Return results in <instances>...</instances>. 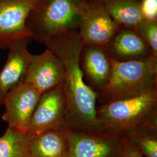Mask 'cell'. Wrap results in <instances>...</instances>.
<instances>
[{
    "mask_svg": "<svg viewBox=\"0 0 157 157\" xmlns=\"http://www.w3.org/2000/svg\"><path fill=\"white\" fill-rule=\"evenodd\" d=\"M42 44L61 60L64 67L62 87L67 104V127L88 132L99 131L96 120L97 95L84 81L80 66L84 43L78 30L53 36Z\"/></svg>",
    "mask_w": 157,
    "mask_h": 157,
    "instance_id": "6da1fadb",
    "label": "cell"
},
{
    "mask_svg": "<svg viewBox=\"0 0 157 157\" xmlns=\"http://www.w3.org/2000/svg\"><path fill=\"white\" fill-rule=\"evenodd\" d=\"M99 131L123 135L133 129L157 123V87L139 95L97 105Z\"/></svg>",
    "mask_w": 157,
    "mask_h": 157,
    "instance_id": "7a4b0ae2",
    "label": "cell"
},
{
    "mask_svg": "<svg viewBox=\"0 0 157 157\" xmlns=\"http://www.w3.org/2000/svg\"><path fill=\"white\" fill-rule=\"evenodd\" d=\"M111 60V77L97 94V105L133 97L157 87V56L151 55L128 62Z\"/></svg>",
    "mask_w": 157,
    "mask_h": 157,
    "instance_id": "3957f363",
    "label": "cell"
},
{
    "mask_svg": "<svg viewBox=\"0 0 157 157\" xmlns=\"http://www.w3.org/2000/svg\"><path fill=\"white\" fill-rule=\"evenodd\" d=\"M83 0H39L26 26L32 39L41 43L56 34L78 30Z\"/></svg>",
    "mask_w": 157,
    "mask_h": 157,
    "instance_id": "277c9868",
    "label": "cell"
},
{
    "mask_svg": "<svg viewBox=\"0 0 157 157\" xmlns=\"http://www.w3.org/2000/svg\"><path fill=\"white\" fill-rule=\"evenodd\" d=\"M121 28L104 6L83 0L79 12L78 32L84 44L105 47Z\"/></svg>",
    "mask_w": 157,
    "mask_h": 157,
    "instance_id": "5b68a950",
    "label": "cell"
},
{
    "mask_svg": "<svg viewBox=\"0 0 157 157\" xmlns=\"http://www.w3.org/2000/svg\"><path fill=\"white\" fill-rule=\"evenodd\" d=\"M69 157H121L123 135L101 131L88 132L68 129L66 132Z\"/></svg>",
    "mask_w": 157,
    "mask_h": 157,
    "instance_id": "8992f818",
    "label": "cell"
},
{
    "mask_svg": "<svg viewBox=\"0 0 157 157\" xmlns=\"http://www.w3.org/2000/svg\"><path fill=\"white\" fill-rule=\"evenodd\" d=\"M67 112V104L62 86L41 94L27 132L32 135L50 130L69 129Z\"/></svg>",
    "mask_w": 157,
    "mask_h": 157,
    "instance_id": "52a82bcc",
    "label": "cell"
},
{
    "mask_svg": "<svg viewBox=\"0 0 157 157\" xmlns=\"http://www.w3.org/2000/svg\"><path fill=\"white\" fill-rule=\"evenodd\" d=\"M39 0H0V49L17 40L32 37L26 23Z\"/></svg>",
    "mask_w": 157,
    "mask_h": 157,
    "instance_id": "ba28073f",
    "label": "cell"
},
{
    "mask_svg": "<svg viewBox=\"0 0 157 157\" xmlns=\"http://www.w3.org/2000/svg\"><path fill=\"white\" fill-rule=\"evenodd\" d=\"M41 94L32 86L24 82L6 94L3 100L5 111L2 119L9 127L27 132L29 124Z\"/></svg>",
    "mask_w": 157,
    "mask_h": 157,
    "instance_id": "9c48e42d",
    "label": "cell"
},
{
    "mask_svg": "<svg viewBox=\"0 0 157 157\" xmlns=\"http://www.w3.org/2000/svg\"><path fill=\"white\" fill-rule=\"evenodd\" d=\"M65 69L61 60L50 50L32 54L23 82L41 95L63 86Z\"/></svg>",
    "mask_w": 157,
    "mask_h": 157,
    "instance_id": "30bf717a",
    "label": "cell"
},
{
    "mask_svg": "<svg viewBox=\"0 0 157 157\" xmlns=\"http://www.w3.org/2000/svg\"><path fill=\"white\" fill-rule=\"evenodd\" d=\"M32 37L17 40L8 48L6 64L0 71V106L6 94L23 82L32 54L28 49Z\"/></svg>",
    "mask_w": 157,
    "mask_h": 157,
    "instance_id": "8fae6325",
    "label": "cell"
},
{
    "mask_svg": "<svg viewBox=\"0 0 157 157\" xmlns=\"http://www.w3.org/2000/svg\"><path fill=\"white\" fill-rule=\"evenodd\" d=\"M80 66L84 81L97 95L107 85L112 72V63L104 47L84 44Z\"/></svg>",
    "mask_w": 157,
    "mask_h": 157,
    "instance_id": "7c38bea8",
    "label": "cell"
},
{
    "mask_svg": "<svg viewBox=\"0 0 157 157\" xmlns=\"http://www.w3.org/2000/svg\"><path fill=\"white\" fill-rule=\"evenodd\" d=\"M104 48L108 56L117 62L137 61L153 55L150 47L135 30L124 28Z\"/></svg>",
    "mask_w": 157,
    "mask_h": 157,
    "instance_id": "4fadbf2b",
    "label": "cell"
},
{
    "mask_svg": "<svg viewBox=\"0 0 157 157\" xmlns=\"http://www.w3.org/2000/svg\"><path fill=\"white\" fill-rule=\"evenodd\" d=\"M67 129L50 130L31 135L30 151L33 157H69Z\"/></svg>",
    "mask_w": 157,
    "mask_h": 157,
    "instance_id": "5bb4252c",
    "label": "cell"
},
{
    "mask_svg": "<svg viewBox=\"0 0 157 157\" xmlns=\"http://www.w3.org/2000/svg\"><path fill=\"white\" fill-rule=\"evenodd\" d=\"M104 6L112 19L124 28L135 30L145 20L141 11L140 0H109Z\"/></svg>",
    "mask_w": 157,
    "mask_h": 157,
    "instance_id": "9a60e30c",
    "label": "cell"
},
{
    "mask_svg": "<svg viewBox=\"0 0 157 157\" xmlns=\"http://www.w3.org/2000/svg\"><path fill=\"white\" fill-rule=\"evenodd\" d=\"M31 135L8 127L0 137V157H33L30 151Z\"/></svg>",
    "mask_w": 157,
    "mask_h": 157,
    "instance_id": "2e32d148",
    "label": "cell"
},
{
    "mask_svg": "<svg viewBox=\"0 0 157 157\" xmlns=\"http://www.w3.org/2000/svg\"><path fill=\"white\" fill-rule=\"evenodd\" d=\"M144 157H157V123L147 124L123 135Z\"/></svg>",
    "mask_w": 157,
    "mask_h": 157,
    "instance_id": "e0dca14e",
    "label": "cell"
},
{
    "mask_svg": "<svg viewBox=\"0 0 157 157\" xmlns=\"http://www.w3.org/2000/svg\"><path fill=\"white\" fill-rule=\"evenodd\" d=\"M135 31L150 47L152 54L157 56V21L145 19Z\"/></svg>",
    "mask_w": 157,
    "mask_h": 157,
    "instance_id": "ac0fdd59",
    "label": "cell"
},
{
    "mask_svg": "<svg viewBox=\"0 0 157 157\" xmlns=\"http://www.w3.org/2000/svg\"><path fill=\"white\" fill-rule=\"evenodd\" d=\"M140 8L145 19L157 21V0H140Z\"/></svg>",
    "mask_w": 157,
    "mask_h": 157,
    "instance_id": "d6986e66",
    "label": "cell"
},
{
    "mask_svg": "<svg viewBox=\"0 0 157 157\" xmlns=\"http://www.w3.org/2000/svg\"><path fill=\"white\" fill-rule=\"evenodd\" d=\"M121 157H144L140 152L128 139L123 136V143Z\"/></svg>",
    "mask_w": 157,
    "mask_h": 157,
    "instance_id": "ffe728a7",
    "label": "cell"
},
{
    "mask_svg": "<svg viewBox=\"0 0 157 157\" xmlns=\"http://www.w3.org/2000/svg\"><path fill=\"white\" fill-rule=\"evenodd\" d=\"M87 2H89L93 4H101L104 6L108 1L109 0H85Z\"/></svg>",
    "mask_w": 157,
    "mask_h": 157,
    "instance_id": "44dd1931",
    "label": "cell"
}]
</instances>
